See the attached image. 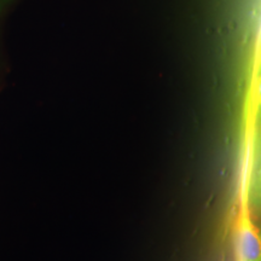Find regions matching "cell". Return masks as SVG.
Instances as JSON below:
<instances>
[{"label":"cell","mask_w":261,"mask_h":261,"mask_svg":"<svg viewBox=\"0 0 261 261\" xmlns=\"http://www.w3.org/2000/svg\"><path fill=\"white\" fill-rule=\"evenodd\" d=\"M8 3H9V0H0V11L5 8V5L8 4Z\"/></svg>","instance_id":"obj_5"},{"label":"cell","mask_w":261,"mask_h":261,"mask_svg":"<svg viewBox=\"0 0 261 261\" xmlns=\"http://www.w3.org/2000/svg\"><path fill=\"white\" fill-rule=\"evenodd\" d=\"M236 261H261V224L252 217L249 204L241 201L233 234Z\"/></svg>","instance_id":"obj_1"},{"label":"cell","mask_w":261,"mask_h":261,"mask_svg":"<svg viewBox=\"0 0 261 261\" xmlns=\"http://www.w3.org/2000/svg\"><path fill=\"white\" fill-rule=\"evenodd\" d=\"M247 173L243 177L241 201L249 204L250 211L261 218V132L249 135Z\"/></svg>","instance_id":"obj_2"},{"label":"cell","mask_w":261,"mask_h":261,"mask_svg":"<svg viewBox=\"0 0 261 261\" xmlns=\"http://www.w3.org/2000/svg\"><path fill=\"white\" fill-rule=\"evenodd\" d=\"M248 119H249L248 121L249 135L261 132V73L256 77H254V87Z\"/></svg>","instance_id":"obj_3"},{"label":"cell","mask_w":261,"mask_h":261,"mask_svg":"<svg viewBox=\"0 0 261 261\" xmlns=\"http://www.w3.org/2000/svg\"><path fill=\"white\" fill-rule=\"evenodd\" d=\"M261 73V25L259 29V34L256 38L255 52H254V61H253V76L256 77Z\"/></svg>","instance_id":"obj_4"}]
</instances>
